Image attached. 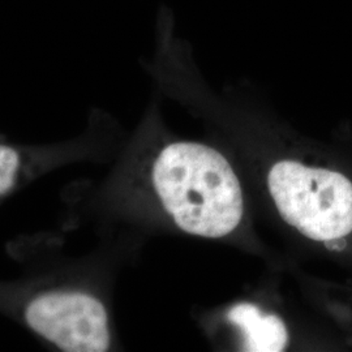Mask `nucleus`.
<instances>
[{
  "label": "nucleus",
  "mask_w": 352,
  "mask_h": 352,
  "mask_svg": "<svg viewBox=\"0 0 352 352\" xmlns=\"http://www.w3.org/2000/svg\"><path fill=\"white\" fill-rule=\"evenodd\" d=\"M153 182L166 210L186 232L221 238L239 225V180L219 151L196 142L168 145L154 164Z\"/></svg>",
  "instance_id": "obj_1"
},
{
  "label": "nucleus",
  "mask_w": 352,
  "mask_h": 352,
  "mask_svg": "<svg viewBox=\"0 0 352 352\" xmlns=\"http://www.w3.org/2000/svg\"><path fill=\"white\" fill-rule=\"evenodd\" d=\"M280 217L316 241L342 239L352 231V183L340 173L282 161L269 173Z\"/></svg>",
  "instance_id": "obj_2"
},
{
  "label": "nucleus",
  "mask_w": 352,
  "mask_h": 352,
  "mask_svg": "<svg viewBox=\"0 0 352 352\" xmlns=\"http://www.w3.org/2000/svg\"><path fill=\"white\" fill-rule=\"evenodd\" d=\"M26 321L38 334L67 352H104L110 346L107 314L85 294L54 292L29 304Z\"/></svg>",
  "instance_id": "obj_3"
},
{
  "label": "nucleus",
  "mask_w": 352,
  "mask_h": 352,
  "mask_svg": "<svg viewBox=\"0 0 352 352\" xmlns=\"http://www.w3.org/2000/svg\"><path fill=\"white\" fill-rule=\"evenodd\" d=\"M230 322L244 334V349L251 352H280L289 342L283 321L274 315H263L253 304H238L227 315Z\"/></svg>",
  "instance_id": "obj_4"
},
{
  "label": "nucleus",
  "mask_w": 352,
  "mask_h": 352,
  "mask_svg": "<svg viewBox=\"0 0 352 352\" xmlns=\"http://www.w3.org/2000/svg\"><path fill=\"white\" fill-rule=\"evenodd\" d=\"M19 167V155L10 146L0 148V193L6 195L12 188L14 174Z\"/></svg>",
  "instance_id": "obj_5"
}]
</instances>
